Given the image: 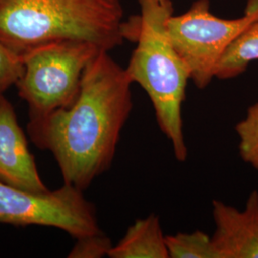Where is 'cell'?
Masks as SVG:
<instances>
[{"label":"cell","mask_w":258,"mask_h":258,"mask_svg":"<svg viewBox=\"0 0 258 258\" xmlns=\"http://www.w3.org/2000/svg\"><path fill=\"white\" fill-rule=\"evenodd\" d=\"M137 47L125 68L132 83L147 92L161 131L172 145L176 159L184 163L188 151L183 123L190 71L167 33L166 21L173 15L171 0H139Z\"/></svg>","instance_id":"cell-3"},{"label":"cell","mask_w":258,"mask_h":258,"mask_svg":"<svg viewBox=\"0 0 258 258\" xmlns=\"http://www.w3.org/2000/svg\"><path fill=\"white\" fill-rule=\"evenodd\" d=\"M241 159L258 170V102L250 105L244 119L235 125Z\"/></svg>","instance_id":"cell-12"},{"label":"cell","mask_w":258,"mask_h":258,"mask_svg":"<svg viewBox=\"0 0 258 258\" xmlns=\"http://www.w3.org/2000/svg\"><path fill=\"white\" fill-rule=\"evenodd\" d=\"M212 217L218 258H258L257 190L250 192L243 210L213 200Z\"/></svg>","instance_id":"cell-8"},{"label":"cell","mask_w":258,"mask_h":258,"mask_svg":"<svg viewBox=\"0 0 258 258\" xmlns=\"http://www.w3.org/2000/svg\"><path fill=\"white\" fill-rule=\"evenodd\" d=\"M258 19V0H249L238 19H220L211 12L210 0H196L186 13L170 16L167 33L190 71V80L204 89L215 78L222 55L233 40Z\"/></svg>","instance_id":"cell-5"},{"label":"cell","mask_w":258,"mask_h":258,"mask_svg":"<svg viewBox=\"0 0 258 258\" xmlns=\"http://www.w3.org/2000/svg\"><path fill=\"white\" fill-rule=\"evenodd\" d=\"M23 69L22 57L0 41V95L17 84Z\"/></svg>","instance_id":"cell-13"},{"label":"cell","mask_w":258,"mask_h":258,"mask_svg":"<svg viewBox=\"0 0 258 258\" xmlns=\"http://www.w3.org/2000/svg\"><path fill=\"white\" fill-rule=\"evenodd\" d=\"M122 0H0V41L16 54L59 40L109 52L125 40Z\"/></svg>","instance_id":"cell-2"},{"label":"cell","mask_w":258,"mask_h":258,"mask_svg":"<svg viewBox=\"0 0 258 258\" xmlns=\"http://www.w3.org/2000/svg\"><path fill=\"white\" fill-rule=\"evenodd\" d=\"M0 182L29 191H48L14 106L4 94L0 95Z\"/></svg>","instance_id":"cell-7"},{"label":"cell","mask_w":258,"mask_h":258,"mask_svg":"<svg viewBox=\"0 0 258 258\" xmlns=\"http://www.w3.org/2000/svg\"><path fill=\"white\" fill-rule=\"evenodd\" d=\"M258 60V19L250 23L222 55L215 78L230 80L245 73L249 64Z\"/></svg>","instance_id":"cell-10"},{"label":"cell","mask_w":258,"mask_h":258,"mask_svg":"<svg viewBox=\"0 0 258 258\" xmlns=\"http://www.w3.org/2000/svg\"><path fill=\"white\" fill-rule=\"evenodd\" d=\"M132 83L126 69L101 51L86 66L69 107L28 122L33 143L52 152L65 184L84 190L109 169L133 108Z\"/></svg>","instance_id":"cell-1"},{"label":"cell","mask_w":258,"mask_h":258,"mask_svg":"<svg viewBox=\"0 0 258 258\" xmlns=\"http://www.w3.org/2000/svg\"><path fill=\"white\" fill-rule=\"evenodd\" d=\"M169 258H218L212 236L203 231L178 232L166 236Z\"/></svg>","instance_id":"cell-11"},{"label":"cell","mask_w":258,"mask_h":258,"mask_svg":"<svg viewBox=\"0 0 258 258\" xmlns=\"http://www.w3.org/2000/svg\"><path fill=\"white\" fill-rule=\"evenodd\" d=\"M101 48L83 40H59L29 50L21 55L23 73L17 87L28 104L29 121L46 118L76 101L83 72Z\"/></svg>","instance_id":"cell-4"},{"label":"cell","mask_w":258,"mask_h":258,"mask_svg":"<svg viewBox=\"0 0 258 258\" xmlns=\"http://www.w3.org/2000/svg\"><path fill=\"white\" fill-rule=\"evenodd\" d=\"M83 192L65 183L54 191L35 192L0 182V224L52 227L75 239L101 233L96 208Z\"/></svg>","instance_id":"cell-6"},{"label":"cell","mask_w":258,"mask_h":258,"mask_svg":"<svg viewBox=\"0 0 258 258\" xmlns=\"http://www.w3.org/2000/svg\"><path fill=\"white\" fill-rule=\"evenodd\" d=\"M111 258H169L166 235L159 216L152 213L136 220L120 242L113 246Z\"/></svg>","instance_id":"cell-9"},{"label":"cell","mask_w":258,"mask_h":258,"mask_svg":"<svg viewBox=\"0 0 258 258\" xmlns=\"http://www.w3.org/2000/svg\"><path fill=\"white\" fill-rule=\"evenodd\" d=\"M76 240V244L68 257L102 258L105 255L108 256L113 247L110 238L103 232Z\"/></svg>","instance_id":"cell-14"}]
</instances>
